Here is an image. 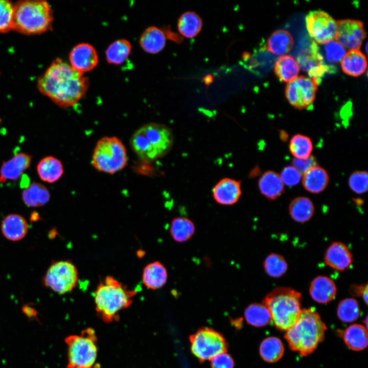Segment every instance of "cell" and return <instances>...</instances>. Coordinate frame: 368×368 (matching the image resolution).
Listing matches in <instances>:
<instances>
[{"mask_svg":"<svg viewBox=\"0 0 368 368\" xmlns=\"http://www.w3.org/2000/svg\"><path fill=\"white\" fill-rule=\"evenodd\" d=\"M89 80L70 64L57 58L38 79L40 92L62 107L74 106L85 95Z\"/></svg>","mask_w":368,"mask_h":368,"instance_id":"obj_1","label":"cell"},{"mask_svg":"<svg viewBox=\"0 0 368 368\" xmlns=\"http://www.w3.org/2000/svg\"><path fill=\"white\" fill-rule=\"evenodd\" d=\"M327 327L313 308L301 310L295 324L286 331L285 338L290 349L307 356L324 339Z\"/></svg>","mask_w":368,"mask_h":368,"instance_id":"obj_2","label":"cell"},{"mask_svg":"<svg viewBox=\"0 0 368 368\" xmlns=\"http://www.w3.org/2000/svg\"><path fill=\"white\" fill-rule=\"evenodd\" d=\"M136 294L135 290L130 289L114 278L107 276L94 292L96 312L105 323L116 321L119 318V312L131 305Z\"/></svg>","mask_w":368,"mask_h":368,"instance_id":"obj_3","label":"cell"},{"mask_svg":"<svg viewBox=\"0 0 368 368\" xmlns=\"http://www.w3.org/2000/svg\"><path fill=\"white\" fill-rule=\"evenodd\" d=\"M301 302L300 292L291 288L279 287L266 296L262 304L269 310L275 327L286 331L297 320Z\"/></svg>","mask_w":368,"mask_h":368,"instance_id":"obj_4","label":"cell"},{"mask_svg":"<svg viewBox=\"0 0 368 368\" xmlns=\"http://www.w3.org/2000/svg\"><path fill=\"white\" fill-rule=\"evenodd\" d=\"M53 11L44 1H21L14 4L13 29L25 34H35L51 29Z\"/></svg>","mask_w":368,"mask_h":368,"instance_id":"obj_5","label":"cell"},{"mask_svg":"<svg viewBox=\"0 0 368 368\" xmlns=\"http://www.w3.org/2000/svg\"><path fill=\"white\" fill-rule=\"evenodd\" d=\"M127 150L116 136H105L97 143L92 156L91 164L100 172L113 174L127 164Z\"/></svg>","mask_w":368,"mask_h":368,"instance_id":"obj_6","label":"cell"},{"mask_svg":"<svg viewBox=\"0 0 368 368\" xmlns=\"http://www.w3.org/2000/svg\"><path fill=\"white\" fill-rule=\"evenodd\" d=\"M67 346V368H91L96 362L98 349L95 331L87 328L79 335L65 339Z\"/></svg>","mask_w":368,"mask_h":368,"instance_id":"obj_7","label":"cell"},{"mask_svg":"<svg viewBox=\"0 0 368 368\" xmlns=\"http://www.w3.org/2000/svg\"><path fill=\"white\" fill-rule=\"evenodd\" d=\"M192 353L200 361L211 360L217 355L227 351L224 337L210 328L199 329L190 336Z\"/></svg>","mask_w":368,"mask_h":368,"instance_id":"obj_8","label":"cell"},{"mask_svg":"<svg viewBox=\"0 0 368 368\" xmlns=\"http://www.w3.org/2000/svg\"><path fill=\"white\" fill-rule=\"evenodd\" d=\"M78 279L77 268L72 262L59 261L50 265L42 279V283L56 293L63 294L76 286Z\"/></svg>","mask_w":368,"mask_h":368,"instance_id":"obj_9","label":"cell"},{"mask_svg":"<svg viewBox=\"0 0 368 368\" xmlns=\"http://www.w3.org/2000/svg\"><path fill=\"white\" fill-rule=\"evenodd\" d=\"M306 23L310 36L317 44H323L335 39L337 22L328 13L320 10L309 12Z\"/></svg>","mask_w":368,"mask_h":368,"instance_id":"obj_10","label":"cell"},{"mask_svg":"<svg viewBox=\"0 0 368 368\" xmlns=\"http://www.w3.org/2000/svg\"><path fill=\"white\" fill-rule=\"evenodd\" d=\"M316 90L317 85L312 79L300 76L287 84L286 97L294 107L308 109L312 106Z\"/></svg>","mask_w":368,"mask_h":368,"instance_id":"obj_11","label":"cell"},{"mask_svg":"<svg viewBox=\"0 0 368 368\" xmlns=\"http://www.w3.org/2000/svg\"><path fill=\"white\" fill-rule=\"evenodd\" d=\"M310 47L309 52L299 56L297 62L299 67L307 72L310 78L318 85L324 75L331 73L335 70V67L325 62L317 43L313 42Z\"/></svg>","mask_w":368,"mask_h":368,"instance_id":"obj_12","label":"cell"},{"mask_svg":"<svg viewBox=\"0 0 368 368\" xmlns=\"http://www.w3.org/2000/svg\"><path fill=\"white\" fill-rule=\"evenodd\" d=\"M140 129L159 157L166 154L172 147L173 136L171 130L167 126L151 123Z\"/></svg>","mask_w":368,"mask_h":368,"instance_id":"obj_13","label":"cell"},{"mask_svg":"<svg viewBox=\"0 0 368 368\" xmlns=\"http://www.w3.org/2000/svg\"><path fill=\"white\" fill-rule=\"evenodd\" d=\"M337 22L335 39L346 49L358 50L365 37L363 24L351 19L340 20Z\"/></svg>","mask_w":368,"mask_h":368,"instance_id":"obj_14","label":"cell"},{"mask_svg":"<svg viewBox=\"0 0 368 368\" xmlns=\"http://www.w3.org/2000/svg\"><path fill=\"white\" fill-rule=\"evenodd\" d=\"M70 65L77 71L84 74L93 70L99 62L96 49L91 44L82 42L76 45L69 55Z\"/></svg>","mask_w":368,"mask_h":368,"instance_id":"obj_15","label":"cell"},{"mask_svg":"<svg viewBox=\"0 0 368 368\" xmlns=\"http://www.w3.org/2000/svg\"><path fill=\"white\" fill-rule=\"evenodd\" d=\"M241 181L230 178L219 180L213 189V195L215 201L223 205H232L239 199L242 192Z\"/></svg>","mask_w":368,"mask_h":368,"instance_id":"obj_16","label":"cell"},{"mask_svg":"<svg viewBox=\"0 0 368 368\" xmlns=\"http://www.w3.org/2000/svg\"><path fill=\"white\" fill-rule=\"evenodd\" d=\"M324 261L332 268L343 271L349 268L353 262V257L347 246L340 242H333L327 249Z\"/></svg>","mask_w":368,"mask_h":368,"instance_id":"obj_17","label":"cell"},{"mask_svg":"<svg viewBox=\"0 0 368 368\" xmlns=\"http://www.w3.org/2000/svg\"><path fill=\"white\" fill-rule=\"evenodd\" d=\"M31 158V155L21 152L4 162L0 170V182L16 180L29 167Z\"/></svg>","mask_w":368,"mask_h":368,"instance_id":"obj_18","label":"cell"},{"mask_svg":"<svg viewBox=\"0 0 368 368\" xmlns=\"http://www.w3.org/2000/svg\"><path fill=\"white\" fill-rule=\"evenodd\" d=\"M309 293L312 298L320 304H326L334 298L337 288L334 282L326 276H318L311 282Z\"/></svg>","mask_w":368,"mask_h":368,"instance_id":"obj_19","label":"cell"},{"mask_svg":"<svg viewBox=\"0 0 368 368\" xmlns=\"http://www.w3.org/2000/svg\"><path fill=\"white\" fill-rule=\"evenodd\" d=\"M1 228L2 234L7 239L17 241L26 236L28 230V225L22 216L11 214L4 218Z\"/></svg>","mask_w":368,"mask_h":368,"instance_id":"obj_20","label":"cell"},{"mask_svg":"<svg viewBox=\"0 0 368 368\" xmlns=\"http://www.w3.org/2000/svg\"><path fill=\"white\" fill-rule=\"evenodd\" d=\"M261 193L269 199L274 200L284 192V184L280 174L273 171L264 172L258 181Z\"/></svg>","mask_w":368,"mask_h":368,"instance_id":"obj_21","label":"cell"},{"mask_svg":"<svg viewBox=\"0 0 368 368\" xmlns=\"http://www.w3.org/2000/svg\"><path fill=\"white\" fill-rule=\"evenodd\" d=\"M168 273L165 266L159 261H154L147 265L144 268L142 280L147 288L156 290L162 288L166 283Z\"/></svg>","mask_w":368,"mask_h":368,"instance_id":"obj_22","label":"cell"},{"mask_svg":"<svg viewBox=\"0 0 368 368\" xmlns=\"http://www.w3.org/2000/svg\"><path fill=\"white\" fill-rule=\"evenodd\" d=\"M166 37L162 29L155 26L146 28L140 38V44L146 52L156 54L162 51L166 44Z\"/></svg>","mask_w":368,"mask_h":368,"instance_id":"obj_23","label":"cell"},{"mask_svg":"<svg viewBox=\"0 0 368 368\" xmlns=\"http://www.w3.org/2000/svg\"><path fill=\"white\" fill-rule=\"evenodd\" d=\"M329 181V177L326 170L317 165L303 174L302 177L304 188L315 194L323 192L327 187Z\"/></svg>","mask_w":368,"mask_h":368,"instance_id":"obj_24","label":"cell"},{"mask_svg":"<svg viewBox=\"0 0 368 368\" xmlns=\"http://www.w3.org/2000/svg\"><path fill=\"white\" fill-rule=\"evenodd\" d=\"M37 170L43 181L53 183L58 180L63 173V167L60 160L49 156L42 158L38 164Z\"/></svg>","mask_w":368,"mask_h":368,"instance_id":"obj_25","label":"cell"},{"mask_svg":"<svg viewBox=\"0 0 368 368\" xmlns=\"http://www.w3.org/2000/svg\"><path fill=\"white\" fill-rule=\"evenodd\" d=\"M342 336L346 344L353 351H361L367 347V329L362 325L353 324L349 326Z\"/></svg>","mask_w":368,"mask_h":368,"instance_id":"obj_26","label":"cell"},{"mask_svg":"<svg viewBox=\"0 0 368 368\" xmlns=\"http://www.w3.org/2000/svg\"><path fill=\"white\" fill-rule=\"evenodd\" d=\"M341 66L346 74L354 77L359 76L366 68V59L359 50H351L347 53L342 59Z\"/></svg>","mask_w":368,"mask_h":368,"instance_id":"obj_27","label":"cell"},{"mask_svg":"<svg viewBox=\"0 0 368 368\" xmlns=\"http://www.w3.org/2000/svg\"><path fill=\"white\" fill-rule=\"evenodd\" d=\"M294 44V40L290 33L285 30L274 32L268 39L267 48L271 53L284 56L289 53Z\"/></svg>","mask_w":368,"mask_h":368,"instance_id":"obj_28","label":"cell"},{"mask_svg":"<svg viewBox=\"0 0 368 368\" xmlns=\"http://www.w3.org/2000/svg\"><path fill=\"white\" fill-rule=\"evenodd\" d=\"M289 212L294 221L304 223L309 221L313 216L314 212V204L308 197H297L291 201Z\"/></svg>","mask_w":368,"mask_h":368,"instance_id":"obj_29","label":"cell"},{"mask_svg":"<svg viewBox=\"0 0 368 368\" xmlns=\"http://www.w3.org/2000/svg\"><path fill=\"white\" fill-rule=\"evenodd\" d=\"M50 193L43 185L33 183L22 192V198L25 204L30 207H37L45 204L50 200Z\"/></svg>","mask_w":368,"mask_h":368,"instance_id":"obj_30","label":"cell"},{"mask_svg":"<svg viewBox=\"0 0 368 368\" xmlns=\"http://www.w3.org/2000/svg\"><path fill=\"white\" fill-rule=\"evenodd\" d=\"M300 67L297 61L291 56H281L276 61L274 72L281 81L290 82L297 77Z\"/></svg>","mask_w":368,"mask_h":368,"instance_id":"obj_31","label":"cell"},{"mask_svg":"<svg viewBox=\"0 0 368 368\" xmlns=\"http://www.w3.org/2000/svg\"><path fill=\"white\" fill-rule=\"evenodd\" d=\"M131 51L130 42L125 39H119L111 43L105 52L107 61L112 64L120 65L128 58Z\"/></svg>","mask_w":368,"mask_h":368,"instance_id":"obj_32","label":"cell"},{"mask_svg":"<svg viewBox=\"0 0 368 368\" xmlns=\"http://www.w3.org/2000/svg\"><path fill=\"white\" fill-rule=\"evenodd\" d=\"M202 27L201 17L194 12L183 13L178 19V29L184 37L191 38L197 36Z\"/></svg>","mask_w":368,"mask_h":368,"instance_id":"obj_33","label":"cell"},{"mask_svg":"<svg viewBox=\"0 0 368 368\" xmlns=\"http://www.w3.org/2000/svg\"><path fill=\"white\" fill-rule=\"evenodd\" d=\"M130 144L135 153L143 161L152 162L159 157L157 152L149 144L140 129L133 134Z\"/></svg>","mask_w":368,"mask_h":368,"instance_id":"obj_34","label":"cell"},{"mask_svg":"<svg viewBox=\"0 0 368 368\" xmlns=\"http://www.w3.org/2000/svg\"><path fill=\"white\" fill-rule=\"evenodd\" d=\"M284 347L282 341L276 337H269L264 339L260 346L259 353L265 361L273 363L283 356Z\"/></svg>","mask_w":368,"mask_h":368,"instance_id":"obj_35","label":"cell"},{"mask_svg":"<svg viewBox=\"0 0 368 368\" xmlns=\"http://www.w3.org/2000/svg\"><path fill=\"white\" fill-rule=\"evenodd\" d=\"M244 316L248 324L256 327L265 326L272 320L268 308L260 303L249 305L245 310Z\"/></svg>","mask_w":368,"mask_h":368,"instance_id":"obj_36","label":"cell"},{"mask_svg":"<svg viewBox=\"0 0 368 368\" xmlns=\"http://www.w3.org/2000/svg\"><path fill=\"white\" fill-rule=\"evenodd\" d=\"M195 230L194 224L190 219L186 217H178L172 220L170 233L174 240L183 242L191 238Z\"/></svg>","mask_w":368,"mask_h":368,"instance_id":"obj_37","label":"cell"},{"mask_svg":"<svg viewBox=\"0 0 368 368\" xmlns=\"http://www.w3.org/2000/svg\"><path fill=\"white\" fill-rule=\"evenodd\" d=\"M289 148L294 158L306 159L311 155L313 150V144L308 136L297 134L291 137Z\"/></svg>","mask_w":368,"mask_h":368,"instance_id":"obj_38","label":"cell"},{"mask_svg":"<svg viewBox=\"0 0 368 368\" xmlns=\"http://www.w3.org/2000/svg\"><path fill=\"white\" fill-rule=\"evenodd\" d=\"M360 314L358 301L353 298L341 300L337 308V315L343 323H352L357 320Z\"/></svg>","mask_w":368,"mask_h":368,"instance_id":"obj_39","label":"cell"},{"mask_svg":"<svg viewBox=\"0 0 368 368\" xmlns=\"http://www.w3.org/2000/svg\"><path fill=\"white\" fill-rule=\"evenodd\" d=\"M264 268L271 277L278 278L284 274L288 269V264L284 258L278 254L271 253L265 259Z\"/></svg>","mask_w":368,"mask_h":368,"instance_id":"obj_40","label":"cell"},{"mask_svg":"<svg viewBox=\"0 0 368 368\" xmlns=\"http://www.w3.org/2000/svg\"><path fill=\"white\" fill-rule=\"evenodd\" d=\"M322 54L325 62L336 63L341 62L347 54L346 49L336 39L323 44Z\"/></svg>","mask_w":368,"mask_h":368,"instance_id":"obj_41","label":"cell"},{"mask_svg":"<svg viewBox=\"0 0 368 368\" xmlns=\"http://www.w3.org/2000/svg\"><path fill=\"white\" fill-rule=\"evenodd\" d=\"M14 4L10 1L0 0V33L13 29Z\"/></svg>","mask_w":368,"mask_h":368,"instance_id":"obj_42","label":"cell"},{"mask_svg":"<svg viewBox=\"0 0 368 368\" xmlns=\"http://www.w3.org/2000/svg\"><path fill=\"white\" fill-rule=\"evenodd\" d=\"M349 185L356 193L361 194L368 189V174L365 171H356L352 173L349 179Z\"/></svg>","mask_w":368,"mask_h":368,"instance_id":"obj_43","label":"cell"},{"mask_svg":"<svg viewBox=\"0 0 368 368\" xmlns=\"http://www.w3.org/2000/svg\"><path fill=\"white\" fill-rule=\"evenodd\" d=\"M280 175L284 184L291 187L298 184L302 176V174L293 166L284 167Z\"/></svg>","mask_w":368,"mask_h":368,"instance_id":"obj_44","label":"cell"},{"mask_svg":"<svg viewBox=\"0 0 368 368\" xmlns=\"http://www.w3.org/2000/svg\"><path fill=\"white\" fill-rule=\"evenodd\" d=\"M212 368H234V362L232 356L228 353H220L211 360Z\"/></svg>","mask_w":368,"mask_h":368,"instance_id":"obj_45","label":"cell"},{"mask_svg":"<svg viewBox=\"0 0 368 368\" xmlns=\"http://www.w3.org/2000/svg\"><path fill=\"white\" fill-rule=\"evenodd\" d=\"M292 165L298 171L303 174L311 168L317 166V162L315 158L310 155L306 159L293 158Z\"/></svg>","mask_w":368,"mask_h":368,"instance_id":"obj_46","label":"cell"},{"mask_svg":"<svg viewBox=\"0 0 368 368\" xmlns=\"http://www.w3.org/2000/svg\"><path fill=\"white\" fill-rule=\"evenodd\" d=\"M351 293L358 296L362 297L365 303L367 304V285H354L352 286L351 289Z\"/></svg>","mask_w":368,"mask_h":368,"instance_id":"obj_47","label":"cell"},{"mask_svg":"<svg viewBox=\"0 0 368 368\" xmlns=\"http://www.w3.org/2000/svg\"><path fill=\"white\" fill-rule=\"evenodd\" d=\"M24 314L29 318L36 317L37 316L36 311L32 307L29 306H25L22 308Z\"/></svg>","mask_w":368,"mask_h":368,"instance_id":"obj_48","label":"cell"}]
</instances>
